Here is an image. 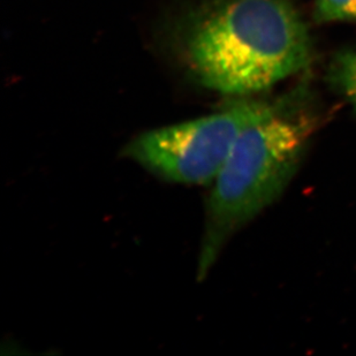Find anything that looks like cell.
<instances>
[{
  "instance_id": "2",
  "label": "cell",
  "mask_w": 356,
  "mask_h": 356,
  "mask_svg": "<svg viewBox=\"0 0 356 356\" xmlns=\"http://www.w3.org/2000/svg\"><path fill=\"white\" fill-rule=\"evenodd\" d=\"M309 136L308 122L278 110L242 131L211 184L198 256L200 280L208 275L229 236L282 194Z\"/></svg>"
},
{
  "instance_id": "1",
  "label": "cell",
  "mask_w": 356,
  "mask_h": 356,
  "mask_svg": "<svg viewBox=\"0 0 356 356\" xmlns=\"http://www.w3.org/2000/svg\"><path fill=\"white\" fill-rule=\"evenodd\" d=\"M185 54L202 86L245 96L306 68L309 34L289 0H216L189 24Z\"/></svg>"
},
{
  "instance_id": "3",
  "label": "cell",
  "mask_w": 356,
  "mask_h": 356,
  "mask_svg": "<svg viewBox=\"0 0 356 356\" xmlns=\"http://www.w3.org/2000/svg\"><path fill=\"white\" fill-rule=\"evenodd\" d=\"M275 110L262 102H238L207 117L145 131L122 154L165 181L211 185L242 131Z\"/></svg>"
},
{
  "instance_id": "5",
  "label": "cell",
  "mask_w": 356,
  "mask_h": 356,
  "mask_svg": "<svg viewBox=\"0 0 356 356\" xmlns=\"http://www.w3.org/2000/svg\"><path fill=\"white\" fill-rule=\"evenodd\" d=\"M331 71L337 87L356 106V50L340 54L333 61Z\"/></svg>"
},
{
  "instance_id": "4",
  "label": "cell",
  "mask_w": 356,
  "mask_h": 356,
  "mask_svg": "<svg viewBox=\"0 0 356 356\" xmlns=\"http://www.w3.org/2000/svg\"><path fill=\"white\" fill-rule=\"evenodd\" d=\"M313 17L318 24L356 22V0H315Z\"/></svg>"
}]
</instances>
